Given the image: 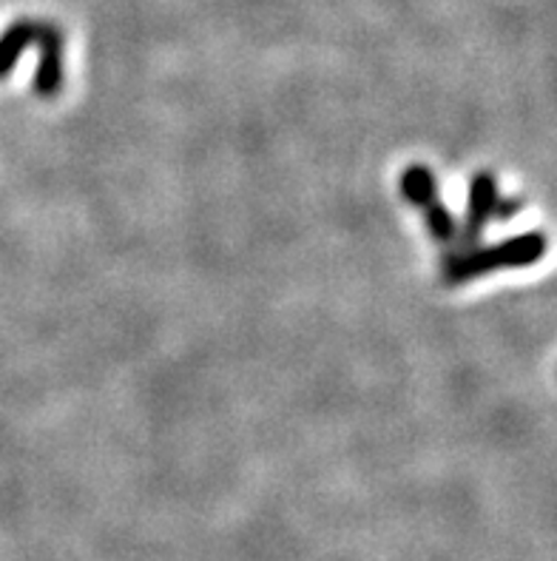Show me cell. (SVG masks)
<instances>
[{
	"label": "cell",
	"instance_id": "obj_7",
	"mask_svg": "<svg viewBox=\"0 0 557 561\" xmlns=\"http://www.w3.org/2000/svg\"><path fill=\"white\" fill-rule=\"evenodd\" d=\"M521 208H523L521 199H515V203H512V199L498 197V203H495V214H492V217H498V220H501V222H507L509 217H515V214L521 211Z\"/></svg>",
	"mask_w": 557,
	"mask_h": 561
},
{
	"label": "cell",
	"instance_id": "obj_4",
	"mask_svg": "<svg viewBox=\"0 0 557 561\" xmlns=\"http://www.w3.org/2000/svg\"><path fill=\"white\" fill-rule=\"evenodd\" d=\"M35 21H14L12 26L0 35V80L18 66L23 51L35 43Z\"/></svg>",
	"mask_w": 557,
	"mask_h": 561
},
{
	"label": "cell",
	"instance_id": "obj_6",
	"mask_svg": "<svg viewBox=\"0 0 557 561\" xmlns=\"http://www.w3.org/2000/svg\"><path fill=\"white\" fill-rule=\"evenodd\" d=\"M423 220H427V228H430L432 240H436L438 245H452V242H455L459 222H455L452 211L441 203V199H436V203H430V206L423 208Z\"/></svg>",
	"mask_w": 557,
	"mask_h": 561
},
{
	"label": "cell",
	"instance_id": "obj_1",
	"mask_svg": "<svg viewBox=\"0 0 557 561\" xmlns=\"http://www.w3.org/2000/svg\"><path fill=\"white\" fill-rule=\"evenodd\" d=\"M549 249L544 231H526V234L509 237V240L495 242V245H480V249L452 251L441 263V283L446 288H459L464 283H473L478 277H487L503 268H526V265L541 263Z\"/></svg>",
	"mask_w": 557,
	"mask_h": 561
},
{
	"label": "cell",
	"instance_id": "obj_3",
	"mask_svg": "<svg viewBox=\"0 0 557 561\" xmlns=\"http://www.w3.org/2000/svg\"><path fill=\"white\" fill-rule=\"evenodd\" d=\"M32 46L40 49V64L32 78V89L37 98H57L63 89V32L49 23H37Z\"/></svg>",
	"mask_w": 557,
	"mask_h": 561
},
{
	"label": "cell",
	"instance_id": "obj_2",
	"mask_svg": "<svg viewBox=\"0 0 557 561\" xmlns=\"http://www.w3.org/2000/svg\"><path fill=\"white\" fill-rule=\"evenodd\" d=\"M498 180L492 171H478L469 183V199H466L464 222H459V234H455V251L475 249L484 234V228L489 226L495 214V203H498Z\"/></svg>",
	"mask_w": 557,
	"mask_h": 561
},
{
	"label": "cell",
	"instance_id": "obj_5",
	"mask_svg": "<svg viewBox=\"0 0 557 561\" xmlns=\"http://www.w3.org/2000/svg\"><path fill=\"white\" fill-rule=\"evenodd\" d=\"M402 194L409 206L423 211V208L438 199V185L432 171L427 165H407L402 174Z\"/></svg>",
	"mask_w": 557,
	"mask_h": 561
}]
</instances>
